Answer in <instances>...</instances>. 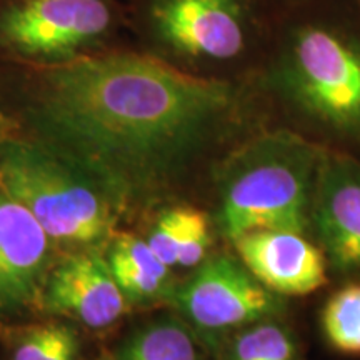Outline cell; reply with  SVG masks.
I'll list each match as a JSON object with an SVG mask.
<instances>
[{
	"label": "cell",
	"instance_id": "obj_8",
	"mask_svg": "<svg viewBox=\"0 0 360 360\" xmlns=\"http://www.w3.org/2000/svg\"><path fill=\"white\" fill-rule=\"evenodd\" d=\"M310 237L330 272L360 278V160L355 155L327 148L315 182Z\"/></svg>",
	"mask_w": 360,
	"mask_h": 360
},
{
	"label": "cell",
	"instance_id": "obj_16",
	"mask_svg": "<svg viewBox=\"0 0 360 360\" xmlns=\"http://www.w3.org/2000/svg\"><path fill=\"white\" fill-rule=\"evenodd\" d=\"M80 352L82 342L69 323L32 326L8 342V360H80Z\"/></svg>",
	"mask_w": 360,
	"mask_h": 360
},
{
	"label": "cell",
	"instance_id": "obj_2",
	"mask_svg": "<svg viewBox=\"0 0 360 360\" xmlns=\"http://www.w3.org/2000/svg\"><path fill=\"white\" fill-rule=\"evenodd\" d=\"M249 80L265 109L314 141L360 147V12L354 0H281Z\"/></svg>",
	"mask_w": 360,
	"mask_h": 360
},
{
	"label": "cell",
	"instance_id": "obj_14",
	"mask_svg": "<svg viewBox=\"0 0 360 360\" xmlns=\"http://www.w3.org/2000/svg\"><path fill=\"white\" fill-rule=\"evenodd\" d=\"M214 360H305L302 342L285 315L252 322L225 337Z\"/></svg>",
	"mask_w": 360,
	"mask_h": 360
},
{
	"label": "cell",
	"instance_id": "obj_18",
	"mask_svg": "<svg viewBox=\"0 0 360 360\" xmlns=\"http://www.w3.org/2000/svg\"><path fill=\"white\" fill-rule=\"evenodd\" d=\"M96 360H115V359H114V355H112L110 352H105V354H102L101 357H97Z\"/></svg>",
	"mask_w": 360,
	"mask_h": 360
},
{
	"label": "cell",
	"instance_id": "obj_6",
	"mask_svg": "<svg viewBox=\"0 0 360 360\" xmlns=\"http://www.w3.org/2000/svg\"><path fill=\"white\" fill-rule=\"evenodd\" d=\"M122 19L112 0H0V51L58 64L97 49Z\"/></svg>",
	"mask_w": 360,
	"mask_h": 360
},
{
	"label": "cell",
	"instance_id": "obj_13",
	"mask_svg": "<svg viewBox=\"0 0 360 360\" xmlns=\"http://www.w3.org/2000/svg\"><path fill=\"white\" fill-rule=\"evenodd\" d=\"M110 354L115 360H214L192 328L172 315L137 327Z\"/></svg>",
	"mask_w": 360,
	"mask_h": 360
},
{
	"label": "cell",
	"instance_id": "obj_1",
	"mask_svg": "<svg viewBox=\"0 0 360 360\" xmlns=\"http://www.w3.org/2000/svg\"><path fill=\"white\" fill-rule=\"evenodd\" d=\"M25 120L39 143L119 200L143 197L267 122L249 79L207 77L143 51L85 53L30 79Z\"/></svg>",
	"mask_w": 360,
	"mask_h": 360
},
{
	"label": "cell",
	"instance_id": "obj_9",
	"mask_svg": "<svg viewBox=\"0 0 360 360\" xmlns=\"http://www.w3.org/2000/svg\"><path fill=\"white\" fill-rule=\"evenodd\" d=\"M232 245L254 277L285 299L312 294L328 281L326 255L307 233L254 231L233 238Z\"/></svg>",
	"mask_w": 360,
	"mask_h": 360
},
{
	"label": "cell",
	"instance_id": "obj_3",
	"mask_svg": "<svg viewBox=\"0 0 360 360\" xmlns=\"http://www.w3.org/2000/svg\"><path fill=\"white\" fill-rule=\"evenodd\" d=\"M327 146L287 125L252 130L231 147L217 224L225 238L254 231L310 236V210Z\"/></svg>",
	"mask_w": 360,
	"mask_h": 360
},
{
	"label": "cell",
	"instance_id": "obj_11",
	"mask_svg": "<svg viewBox=\"0 0 360 360\" xmlns=\"http://www.w3.org/2000/svg\"><path fill=\"white\" fill-rule=\"evenodd\" d=\"M51 237L20 202L0 191V312H17L42 295Z\"/></svg>",
	"mask_w": 360,
	"mask_h": 360
},
{
	"label": "cell",
	"instance_id": "obj_19",
	"mask_svg": "<svg viewBox=\"0 0 360 360\" xmlns=\"http://www.w3.org/2000/svg\"><path fill=\"white\" fill-rule=\"evenodd\" d=\"M355 2V6H357V8H359V12H360V0H354Z\"/></svg>",
	"mask_w": 360,
	"mask_h": 360
},
{
	"label": "cell",
	"instance_id": "obj_10",
	"mask_svg": "<svg viewBox=\"0 0 360 360\" xmlns=\"http://www.w3.org/2000/svg\"><path fill=\"white\" fill-rule=\"evenodd\" d=\"M40 300L47 312L67 315L96 330L114 326L129 302L107 260L94 250H82L58 264L47 276Z\"/></svg>",
	"mask_w": 360,
	"mask_h": 360
},
{
	"label": "cell",
	"instance_id": "obj_7",
	"mask_svg": "<svg viewBox=\"0 0 360 360\" xmlns=\"http://www.w3.org/2000/svg\"><path fill=\"white\" fill-rule=\"evenodd\" d=\"M179 317L210 355L225 337L252 322L287 315V299L274 294L237 255L205 259L182 285L170 292Z\"/></svg>",
	"mask_w": 360,
	"mask_h": 360
},
{
	"label": "cell",
	"instance_id": "obj_4",
	"mask_svg": "<svg viewBox=\"0 0 360 360\" xmlns=\"http://www.w3.org/2000/svg\"><path fill=\"white\" fill-rule=\"evenodd\" d=\"M281 0H132L143 52L207 77L249 79Z\"/></svg>",
	"mask_w": 360,
	"mask_h": 360
},
{
	"label": "cell",
	"instance_id": "obj_12",
	"mask_svg": "<svg viewBox=\"0 0 360 360\" xmlns=\"http://www.w3.org/2000/svg\"><path fill=\"white\" fill-rule=\"evenodd\" d=\"M107 264L130 302L146 304L170 297V267L143 238L130 233L117 236L109 247Z\"/></svg>",
	"mask_w": 360,
	"mask_h": 360
},
{
	"label": "cell",
	"instance_id": "obj_5",
	"mask_svg": "<svg viewBox=\"0 0 360 360\" xmlns=\"http://www.w3.org/2000/svg\"><path fill=\"white\" fill-rule=\"evenodd\" d=\"M39 142L0 143V191L13 197L49 237L92 250L114 236V197Z\"/></svg>",
	"mask_w": 360,
	"mask_h": 360
},
{
	"label": "cell",
	"instance_id": "obj_17",
	"mask_svg": "<svg viewBox=\"0 0 360 360\" xmlns=\"http://www.w3.org/2000/svg\"><path fill=\"white\" fill-rule=\"evenodd\" d=\"M197 210L199 209L187 205L164 210L146 238L152 250L157 254V257L164 264H167L170 269L177 267L179 250L184 244V238H186V233L193 217H195Z\"/></svg>",
	"mask_w": 360,
	"mask_h": 360
},
{
	"label": "cell",
	"instance_id": "obj_15",
	"mask_svg": "<svg viewBox=\"0 0 360 360\" xmlns=\"http://www.w3.org/2000/svg\"><path fill=\"white\" fill-rule=\"evenodd\" d=\"M326 344L345 357H360V282L340 287L328 297L321 314Z\"/></svg>",
	"mask_w": 360,
	"mask_h": 360
}]
</instances>
